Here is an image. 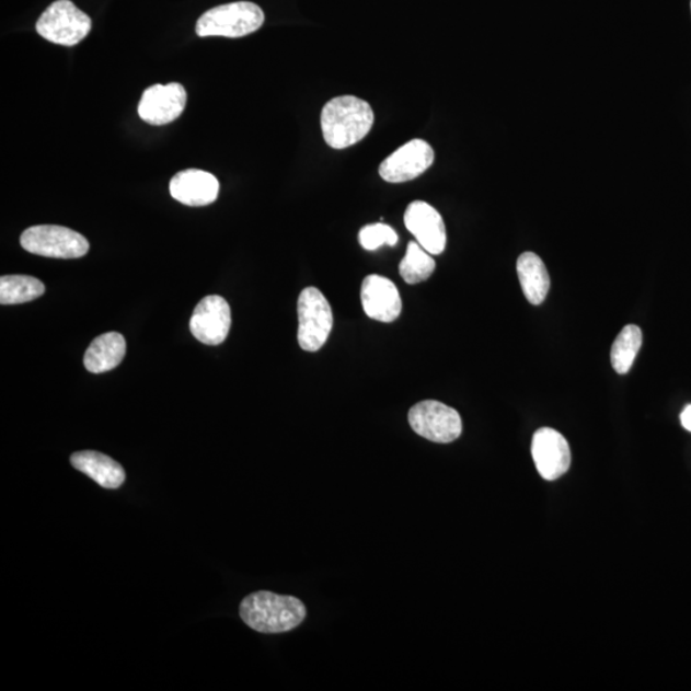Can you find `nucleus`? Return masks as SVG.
<instances>
[{
	"mask_svg": "<svg viewBox=\"0 0 691 691\" xmlns=\"http://www.w3.org/2000/svg\"><path fill=\"white\" fill-rule=\"evenodd\" d=\"M375 124L368 102L353 95L333 97L321 116L324 140L333 149H346L361 141Z\"/></svg>",
	"mask_w": 691,
	"mask_h": 691,
	"instance_id": "1",
	"label": "nucleus"
},
{
	"mask_svg": "<svg viewBox=\"0 0 691 691\" xmlns=\"http://www.w3.org/2000/svg\"><path fill=\"white\" fill-rule=\"evenodd\" d=\"M240 617L257 633L283 634L302 624L307 619V607L292 596L255 591L241 602Z\"/></svg>",
	"mask_w": 691,
	"mask_h": 691,
	"instance_id": "2",
	"label": "nucleus"
},
{
	"mask_svg": "<svg viewBox=\"0 0 691 691\" xmlns=\"http://www.w3.org/2000/svg\"><path fill=\"white\" fill-rule=\"evenodd\" d=\"M264 12L252 2L218 5L197 20L196 34L200 37H242L253 34L264 24Z\"/></svg>",
	"mask_w": 691,
	"mask_h": 691,
	"instance_id": "3",
	"label": "nucleus"
},
{
	"mask_svg": "<svg viewBox=\"0 0 691 691\" xmlns=\"http://www.w3.org/2000/svg\"><path fill=\"white\" fill-rule=\"evenodd\" d=\"M21 246L26 252L56 257V260H78L89 252V241L81 233L60 226H34L21 234Z\"/></svg>",
	"mask_w": 691,
	"mask_h": 691,
	"instance_id": "4",
	"label": "nucleus"
},
{
	"mask_svg": "<svg viewBox=\"0 0 691 691\" xmlns=\"http://www.w3.org/2000/svg\"><path fill=\"white\" fill-rule=\"evenodd\" d=\"M299 345L303 352L316 353L325 345L333 329L329 300L315 287H308L298 301Z\"/></svg>",
	"mask_w": 691,
	"mask_h": 691,
	"instance_id": "5",
	"label": "nucleus"
},
{
	"mask_svg": "<svg viewBox=\"0 0 691 691\" xmlns=\"http://www.w3.org/2000/svg\"><path fill=\"white\" fill-rule=\"evenodd\" d=\"M90 30L91 19L71 0H57L36 22V32L45 41L65 47H73L85 39Z\"/></svg>",
	"mask_w": 691,
	"mask_h": 691,
	"instance_id": "6",
	"label": "nucleus"
},
{
	"mask_svg": "<svg viewBox=\"0 0 691 691\" xmlns=\"http://www.w3.org/2000/svg\"><path fill=\"white\" fill-rule=\"evenodd\" d=\"M408 424L416 435L436 444H451L462 433L460 414L435 400L422 401L410 408Z\"/></svg>",
	"mask_w": 691,
	"mask_h": 691,
	"instance_id": "7",
	"label": "nucleus"
},
{
	"mask_svg": "<svg viewBox=\"0 0 691 691\" xmlns=\"http://www.w3.org/2000/svg\"><path fill=\"white\" fill-rule=\"evenodd\" d=\"M435 151L427 141L414 139L385 158L379 165V174L390 184L415 180L430 169Z\"/></svg>",
	"mask_w": 691,
	"mask_h": 691,
	"instance_id": "8",
	"label": "nucleus"
},
{
	"mask_svg": "<svg viewBox=\"0 0 691 691\" xmlns=\"http://www.w3.org/2000/svg\"><path fill=\"white\" fill-rule=\"evenodd\" d=\"M232 324L231 308L218 295L204 298L194 310L189 330L204 345L223 344Z\"/></svg>",
	"mask_w": 691,
	"mask_h": 691,
	"instance_id": "9",
	"label": "nucleus"
},
{
	"mask_svg": "<svg viewBox=\"0 0 691 691\" xmlns=\"http://www.w3.org/2000/svg\"><path fill=\"white\" fill-rule=\"evenodd\" d=\"M531 454L539 475L545 481L558 480L572 465V452L566 438L552 428L535 431Z\"/></svg>",
	"mask_w": 691,
	"mask_h": 691,
	"instance_id": "10",
	"label": "nucleus"
},
{
	"mask_svg": "<svg viewBox=\"0 0 691 691\" xmlns=\"http://www.w3.org/2000/svg\"><path fill=\"white\" fill-rule=\"evenodd\" d=\"M186 102V90L180 83L153 85L143 91L138 108L139 116L149 125H169L181 116Z\"/></svg>",
	"mask_w": 691,
	"mask_h": 691,
	"instance_id": "11",
	"label": "nucleus"
},
{
	"mask_svg": "<svg viewBox=\"0 0 691 691\" xmlns=\"http://www.w3.org/2000/svg\"><path fill=\"white\" fill-rule=\"evenodd\" d=\"M405 226L419 245L430 255H440L447 244V232L442 216L430 204L416 200L405 211Z\"/></svg>",
	"mask_w": 691,
	"mask_h": 691,
	"instance_id": "12",
	"label": "nucleus"
},
{
	"mask_svg": "<svg viewBox=\"0 0 691 691\" xmlns=\"http://www.w3.org/2000/svg\"><path fill=\"white\" fill-rule=\"evenodd\" d=\"M362 309L377 322L392 323L401 314L402 301L396 285L389 278L370 275L361 285Z\"/></svg>",
	"mask_w": 691,
	"mask_h": 691,
	"instance_id": "13",
	"label": "nucleus"
},
{
	"mask_svg": "<svg viewBox=\"0 0 691 691\" xmlns=\"http://www.w3.org/2000/svg\"><path fill=\"white\" fill-rule=\"evenodd\" d=\"M173 199L188 207H205L217 200L219 182L211 173L200 170L178 172L170 184Z\"/></svg>",
	"mask_w": 691,
	"mask_h": 691,
	"instance_id": "14",
	"label": "nucleus"
},
{
	"mask_svg": "<svg viewBox=\"0 0 691 691\" xmlns=\"http://www.w3.org/2000/svg\"><path fill=\"white\" fill-rule=\"evenodd\" d=\"M71 464L106 490H117L126 481L125 469L110 456L101 452H76L71 456Z\"/></svg>",
	"mask_w": 691,
	"mask_h": 691,
	"instance_id": "15",
	"label": "nucleus"
},
{
	"mask_svg": "<svg viewBox=\"0 0 691 691\" xmlns=\"http://www.w3.org/2000/svg\"><path fill=\"white\" fill-rule=\"evenodd\" d=\"M126 355V339L123 334L111 332L102 334L88 348L85 368L90 373L102 375L117 368Z\"/></svg>",
	"mask_w": 691,
	"mask_h": 691,
	"instance_id": "16",
	"label": "nucleus"
},
{
	"mask_svg": "<svg viewBox=\"0 0 691 691\" xmlns=\"http://www.w3.org/2000/svg\"><path fill=\"white\" fill-rule=\"evenodd\" d=\"M516 270L527 300L533 306H541L551 287L549 270L541 257L531 252L521 254Z\"/></svg>",
	"mask_w": 691,
	"mask_h": 691,
	"instance_id": "17",
	"label": "nucleus"
},
{
	"mask_svg": "<svg viewBox=\"0 0 691 691\" xmlns=\"http://www.w3.org/2000/svg\"><path fill=\"white\" fill-rule=\"evenodd\" d=\"M643 344V333L640 326L629 324L614 339L611 350V362L619 375H626L632 369Z\"/></svg>",
	"mask_w": 691,
	"mask_h": 691,
	"instance_id": "18",
	"label": "nucleus"
},
{
	"mask_svg": "<svg viewBox=\"0 0 691 691\" xmlns=\"http://www.w3.org/2000/svg\"><path fill=\"white\" fill-rule=\"evenodd\" d=\"M45 292L42 280L30 276H3L0 278V303L18 306L41 298Z\"/></svg>",
	"mask_w": 691,
	"mask_h": 691,
	"instance_id": "19",
	"label": "nucleus"
},
{
	"mask_svg": "<svg viewBox=\"0 0 691 691\" xmlns=\"http://www.w3.org/2000/svg\"><path fill=\"white\" fill-rule=\"evenodd\" d=\"M400 276L408 285H417L430 278L436 270V262L431 255L419 245V242H408L404 260L399 265Z\"/></svg>",
	"mask_w": 691,
	"mask_h": 691,
	"instance_id": "20",
	"label": "nucleus"
},
{
	"mask_svg": "<svg viewBox=\"0 0 691 691\" xmlns=\"http://www.w3.org/2000/svg\"><path fill=\"white\" fill-rule=\"evenodd\" d=\"M359 241L360 245L368 252H375L383 245L396 246L399 237L389 224L376 223L361 228Z\"/></svg>",
	"mask_w": 691,
	"mask_h": 691,
	"instance_id": "21",
	"label": "nucleus"
},
{
	"mask_svg": "<svg viewBox=\"0 0 691 691\" xmlns=\"http://www.w3.org/2000/svg\"><path fill=\"white\" fill-rule=\"evenodd\" d=\"M680 419L682 427L691 431V405L683 408Z\"/></svg>",
	"mask_w": 691,
	"mask_h": 691,
	"instance_id": "22",
	"label": "nucleus"
},
{
	"mask_svg": "<svg viewBox=\"0 0 691 691\" xmlns=\"http://www.w3.org/2000/svg\"><path fill=\"white\" fill-rule=\"evenodd\" d=\"M691 5V4H690Z\"/></svg>",
	"mask_w": 691,
	"mask_h": 691,
	"instance_id": "23",
	"label": "nucleus"
}]
</instances>
